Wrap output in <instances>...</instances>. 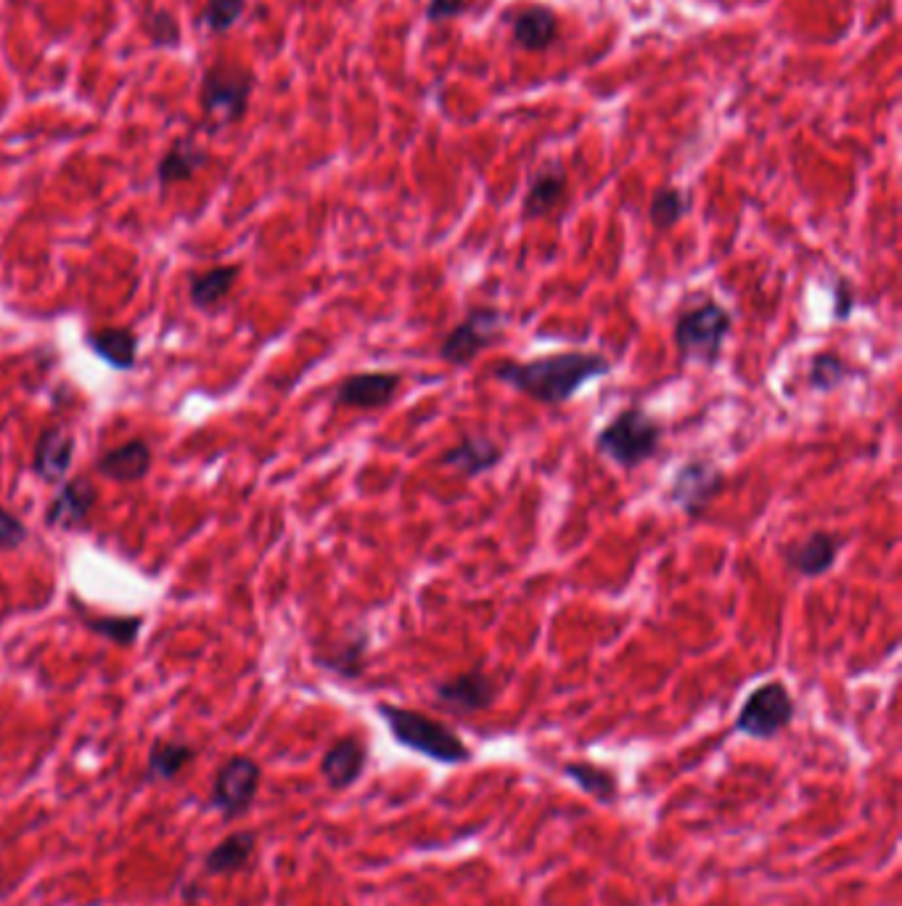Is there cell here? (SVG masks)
<instances>
[{"instance_id":"obj_20","label":"cell","mask_w":902,"mask_h":906,"mask_svg":"<svg viewBox=\"0 0 902 906\" xmlns=\"http://www.w3.org/2000/svg\"><path fill=\"white\" fill-rule=\"evenodd\" d=\"M88 348L101 356L103 361L112 363L114 369L125 371L136 367L138 358V334L127 326H117V330H101L88 334Z\"/></svg>"},{"instance_id":"obj_18","label":"cell","mask_w":902,"mask_h":906,"mask_svg":"<svg viewBox=\"0 0 902 906\" xmlns=\"http://www.w3.org/2000/svg\"><path fill=\"white\" fill-rule=\"evenodd\" d=\"M323 777H326L331 787H350L365 769V747L361 740L344 737L339 740L331 750L323 758Z\"/></svg>"},{"instance_id":"obj_10","label":"cell","mask_w":902,"mask_h":906,"mask_svg":"<svg viewBox=\"0 0 902 906\" xmlns=\"http://www.w3.org/2000/svg\"><path fill=\"white\" fill-rule=\"evenodd\" d=\"M435 700L444 710H453V713H479V710L496 705L498 684L490 673H485L481 668H472V671L459 673V677L437 681Z\"/></svg>"},{"instance_id":"obj_4","label":"cell","mask_w":902,"mask_h":906,"mask_svg":"<svg viewBox=\"0 0 902 906\" xmlns=\"http://www.w3.org/2000/svg\"><path fill=\"white\" fill-rule=\"evenodd\" d=\"M379 716L402 747L429 758V761L453 766L466 764L468 758H472V750L466 747V742H463L453 729L444 727L442 721L431 719V716L387 703L379 705Z\"/></svg>"},{"instance_id":"obj_9","label":"cell","mask_w":902,"mask_h":906,"mask_svg":"<svg viewBox=\"0 0 902 906\" xmlns=\"http://www.w3.org/2000/svg\"><path fill=\"white\" fill-rule=\"evenodd\" d=\"M402 376L392 371H363L341 380V385L334 393V406L339 409H358V411H381L392 406L398 398Z\"/></svg>"},{"instance_id":"obj_6","label":"cell","mask_w":902,"mask_h":906,"mask_svg":"<svg viewBox=\"0 0 902 906\" xmlns=\"http://www.w3.org/2000/svg\"><path fill=\"white\" fill-rule=\"evenodd\" d=\"M797 705L784 681H765L757 690L749 692L743 700L734 729L752 740H773L794 721Z\"/></svg>"},{"instance_id":"obj_8","label":"cell","mask_w":902,"mask_h":906,"mask_svg":"<svg viewBox=\"0 0 902 906\" xmlns=\"http://www.w3.org/2000/svg\"><path fill=\"white\" fill-rule=\"evenodd\" d=\"M725 488V472L721 464L706 456H693L682 461L669 485V501L680 509L688 520H702Z\"/></svg>"},{"instance_id":"obj_30","label":"cell","mask_w":902,"mask_h":906,"mask_svg":"<svg viewBox=\"0 0 902 906\" xmlns=\"http://www.w3.org/2000/svg\"><path fill=\"white\" fill-rule=\"evenodd\" d=\"M149 33H151V42H154V46H160V48L175 46V42L180 40L178 20H175L170 11H154V14H151Z\"/></svg>"},{"instance_id":"obj_15","label":"cell","mask_w":902,"mask_h":906,"mask_svg":"<svg viewBox=\"0 0 902 906\" xmlns=\"http://www.w3.org/2000/svg\"><path fill=\"white\" fill-rule=\"evenodd\" d=\"M75 437L61 427L42 430L35 446V472L48 483H61L72 467Z\"/></svg>"},{"instance_id":"obj_25","label":"cell","mask_w":902,"mask_h":906,"mask_svg":"<svg viewBox=\"0 0 902 906\" xmlns=\"http://www.w3.org/2000/svg\"><path fill=\"white\" fill-rule=\"evenodd\" d=\"M564 774L572 782H577V787L585 790V793L601 800V804H612L617 798V780H614L609 769H601V766L588 761H575L564 766Z\"/></svg>"},{"instance_id":"obj_29","label":"cell","mask_w":902,"mask_h":906,"mask_svg":"<svg viewBox=\"0 0 902 906\" xmlns=\"http://www.w3.org/2000/svg\"><path fill=\"white\" fill-rule=\"evenodd\" d=\"M249 854H252V835H234L210 856V867L217 869V872L241 867Z\"/></svg>"},{"instance_id":"obj_2","label":"cell","mask_w":902,"mask_h":906,"mask_svg":"<svg viewBox=\"0 0 902 906\" xmlns=\"http://www.w3.org/2000/svg\"><path fill=\"white\" fill-rule=\"evenodd\" d=\"M664 427L641 406H627L596 435V451L619 470L632 472L662 451Z\"/></svg>"},{"instance_id":"obj_27","label":"cell","mask_w":902,"mask_h":906,"mask_svg":"<svg viewBox=\"0 0 902 906\" xmlns=\"http://www.w3.org/2000/svg\"><path fill=\"white\" fill-rule=\"evenodd\" d=\"M243 9H247L243 0H206V5L201 9V24L210 33H228L241 20Z\"/></svg>"},{"instance_id":"obj_28","label":"cell","mask_w":902,"mask_h":906,"mask_svg":"<svg viewBox=\"0 0 902 906\" xmlns=\"http://www.w3.org/2000/svg\"><path fill=\"white\" fill-rule=\"evenodd\" d=\"M141 618H96L85 616V625L96 631V634L112 638L117 644H133L136 642L138 631H141Z\"/></svg>"},{"instance_id":"obj_21","label":"cell","mask_w":902,"mask_h":906,"mask_svg":"<svg viewBox=\"0 0 902 906\" xmlns=\"http://www.w3.org/2000/svg\"><path fill=\"white\" fill-rule=\"evenodd\" d=\"M204 165H206L204 149H199V146L191 141H178L173 149L167 151V154L162 157L160 167H156V178H160L162 186L183 184V181H191Z\"/></svg>"},{"instance_id":"obj_34","label":"cell","mask_w":902,"mask_h":906,"mask_svg":"<svg viewBox=\"0 0 902 906\" xmlns=\"http://www.w3.org/2000/svg\"><path fill=\"white\" fill-rule=\"evenodd\" d=\"M468 11V0H429L426 5V20L440 24L453 20V16H461Z\"/></svg>"},{"instance_id":"obj_19","label":"cell","mask_w":902,"mask_h":906,"mask_svg":"<svg viewBox=\"0 0 902 906\" xmlns=\"http://www.w3.org/2000/svg\"><path fill=\"white\" fill-rule=\"evenodd\" d=\"M151 467V451L143 440L122 443L112 448L99 459V472L107 477L120 480V483H130V480H141Z\"/></svg>"},{"instance_id":"obj_24","label":"cell","mask_w":902,"mask_h":906,"mask_svg":"<svg viewBox=\"0 0 902 906\" xmlns=\"http://www.w3.org/2000/svg\"><path fill=\"white\" fill-rule=\"evenodd\" d=\"M691 212V197L675 186L656 188L649 204V221L656 231L675 228Z\"/></svg>"},{"instance_id":"obj_14","label":"cell","mask_w":902,"mask_h":906,"mask_svg":"<svg viewBox=\"0 0 902 906\" xmlns=\"http://www.w3.org/2000/svg\"><path fill=\"white\" fill-rule=\"evenodd\" d=\"M96 504V488L88 480L77 477L61 485L59 496L53 498L46 512V522L53 528H75L88 520L90 509Z\"/></svg>"},{"instance_id":"obj_11","label":"cell","mask_w":902,"mask_h":906,"mask_svg":"<svg viewBox=\"0 0 902 906\" xmlns=\"http://www.w3.org/2000/svg\"><path fill=\"white\" fill-rule=\"evenodd\" d=\"M844 538L831 531H813L807 538L794 541L784 549V559L800 578H823L839 562Z\"/></svg>"},{"instance_id":"obj_12","label":"cell","mask_w":902,"mask_h":906,"mask_svg":"<svg viewBox=\"0 0 902 906\" xmlns=\"http://www.w3.org/2000/svg\"><path fill=\"white\" fill-rule=\"evenodd\" d=\"M503 461V446L490 435H463L455 446L444 448L440 467L459 472L463 480L481 477Z\"/></svg>"},{"instance_id":"obj_31","label":"cell","mask_w":902,"mask_h":906,"mask_svg":"<svg viewBox=\"0 0 902 906\" xmlns=\"http://www.w3.org/2000/svg\"><path fill=\"white\" fill-rule=\"evenodd\" d=\"M188 756H191V753H188V747L162 745V747H156L154 756H151V766H154L156 774L170 777V774H175V771H178L180 766L188 761Z\"/></svg>"},{"instance_id":"obj_23","label":"cell","mask_w":902,"mask_h":906,"mask_svg":"<svg viewBox=\"0 0 902 906\" xmlns=\"http://www.w3.org/2000/svg\"><path fill=\"white\" fill-rule=\"evenodd\" d=\"M236 276H239V269L234 265H217V269H210L199 276H193L191 282V300L193 306L206 310L221 306L225 297L234 289Z\"/></svg>"},{"instance_id":"obj_33","label":"cell","mask_w":902,"mask_h":906,"mask_svg":"<svg viewBox=\"0 0 902 906\" xmlns=\"http://www.w3.org/2000/svg\"><path fill=\"white\" fill-rule=\"evenodd\" d=\"M24 538H27V528L9 509L0 507V551L16 549Z\"/></svg>"},{"instance_id":"obj_26","label":"cell","mask_w":902,"mask_h":906,"mask_svg":"<svg viewBox=\"0 0 902 906\" xmlns=\"http://www.w3.org/2000/svg\"><path fill=\"white\" fill-rule=\"evenodd\" d=\"M365 655H368V634L361 631L358 636L341 642L326 658H318V662L323 668H328V671L339 673V677L358 679L365 671Z\"/></svg>"},{"instance_id":"obj_13","label":"cell","mask_w":902,"mask_h":906,"mask_svg":"<svg viewBox=\"0 0 902 906\" xmlns=\"http://www.w3.org/2000/svg\"><path fill=\"white\" fill-rule=\"evenodd\" d=\"M566 197V170L559 162H548L535 173L527 197L522 202V221H540L548 218Z\"/></svg>"},{"instance_id":"obj_22","label":"cell","mask_w":902,"mask_h":906,"mask_svg":"<svg viewBox=\"0 0 902 906\" xmlns=\"http://www.w3.org/2000/svg\"><path fill=\"white\" fill-rule=\"evenodd\" d=\"M850 376H857V369H852L837 350H820L810 358V369H807L810 390L834 393L837 387H842Z\"/></svg>"},{"instance_id":"obj_17","label":"cell","mask_w":902,"mask_h":906,"mask_svg":"<svg viewBox=\"0 0 902 906\" xmlns=\"http://www.w3.org/2000/svg\"><path fill=\"white\" fill-rule=\"evenodd\" d=\"M514 42L522 51H546L559 35V20L546 5H529L514 20Z\"/></svg>"},{"instance_id":"obj_32","label":"cell","mask_w":902,"mask_h":906,"mask_svg":"<svg viewBox=\"0 0 902 906\" xmlns=\"http://www.w3.org/2000/svg\"><path fill=\"white\" fill-rule=\"evenodd\" d=\"M831 291H834V321L844 324V321L852 319V313H855V308H857L855 287H852L847 278H837Z\"/></svg>"},{"instance_id":"obj_1","label":"cell","mask_w":902,"mask_h":906,"mask_svg":"<svg viewBox=\"0 0 902 906\" xmlns=\"http://www.w3.org/2000/svg\"><path fill=\"white\" fill-rule=\"evenodd\" d=\"M612 374V361L601 352L566 350L540 356L533 361H498L492 376L511 390L527 395L542 406L569 404L585 390V385Z\"/></svg>"},{"instance_id":"obj_3","label":"cell","mask_w":902,"mask_h":906,"mask_svg":"<svg viewBox=\"0 0 902 906\" xmlns=\"http://www.w3.org/2000/svg\"><path fill=\"white\" fill-rule=\"evenodd\" d=\"M730 334H734V313L717 300H704L680 310L673 326V343L686 363L715 369Z\"/></svg>"},{"instance_id":"obj_5","label":"cell","mask_w":902,"mask_h":906,"mask_svg":"<svg viewBox=\"0 0 902 906\" xmlns=\"http://www.w3.org/2000/svg\"><path fill=\"white\" fill-rule=\"evenodd\" d=\"M505 313L501 308L477 306L453 326L440 343V358L455 369L472 367L479 352L490 350L503 339Z\"/></svg>"},{"instance_id":"obj_16","label":"cell","mask_w":902,"mask_h":906,"mask_svg":"<svg viewBox=\"0 0 902 906\" xmlns=\"http://www.w3.org/2000/svg\"><path fill=\"white\" fill-rule=\"evenodd\" d=\"M260 769L258 764L249 761V758H234L230 764L223 766L221 777H217L215 795L217 804L228 811H239L252 800L254 790H258Z\"/></svg>"},{"instance_id":"obj_7","label":"cell","mask_w":902,"mask_h":906,"mask_svg":"<svg viewBox=\"0 0 902 906\" xmlns=\"http://www.w3.org/2000/svg\"><path fill=\"white\" fill-rule=\"evenodd\" d=\"M254 80L247 70L234 64H215L201 85V109L215 125L239 123L247 112Z\"/></svg>"}]
</instances>
